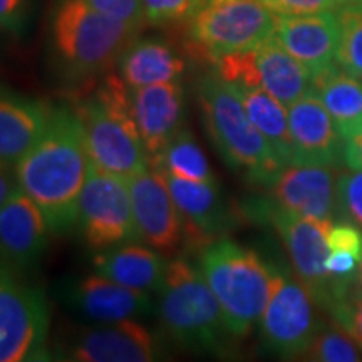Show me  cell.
Wrapping results in <instances>:
<instances>
[{
	"instance_id": "cell-1",
	"label": "cell",
	"mask_w": 362,
	"mask_h": 362,
	"mask_svg": "<svg viewBox=\"0 0 362 362\" xmlns=\"http://www.w3.org/2000/svg\"><path fill=\"white\" fill-rule=\"evenodd\" d=\"M93 168L78 112L52 110L47 129L13 166L17 187L40 208L52 233L76 226L78 203Z\"/></svg>"
},
{
	"instance_id": "cell-2",
	"label": "cell",
	"mask_w": 362,
	"mask_h": 362,
	"mask_svg": "<svg viewBox=\"0 0 362 362\" xmlns=\"http://www.w3.org/2000/svg\"><path fill=\"white\" fill-rule=\"evenodd\" d=\"M198 99L206 133L226 166L270 187L285 166L252 123L233 86L214 72L198 84Z\"/></svg>"
},
{
	"instance_id": "cell-3",
	"label": "cell",
	"mask_w": 362,
	"mask_h": 362,
	"mask_svg": "<svg viewBox=\"0 0 362 362\" xmlns=\"http://www.w3.org/2000/svg\"><path fill=\"white\" fill-rule=\"evenodd\" d=\"M198 267L218 300L230 334L235 339L248 336L270 298V264L252 248L220 238L206 243Z\"/></svg>"
},
{
	"instance_id": "cell-4",
	"label": "cell",
	"mask_w": 362,
	"mask_h": 362,
	"mask_svg": "<svg viewBox=\"0 0 362 362\" xmlns=\"http://www.w3.org/2000/svg\"><path fill=\"white\" fill-rule=\"evenodd\" d=\"M139 30L104 16L84 0H57L51 19L52 51L64 76L89 79L117 62Z\"/></svg>"
},
{
	"instance_id": "cell-5",
	"label": "cell",
	"mask_w": 362,
	"mask_h": 362,
	"mask_svg": "<svg viewBox=\"0 0 362 362\" xmlns=\"http://www.w3.org/2000/svg\"><path fill=\"white\" fill-rule=\"evenodd\" d=\"M156 315L166 334L189 351L218 352L233 337L200 267L185 257L168 260Z\"/></svg>"
},
{
	"instance_id": "cell-6",
	"label": "cell",
	"mask_w": 362,
	"mask_h": 362,
	"mask_svg": "<svg viewBox=\"0 0 362 362\" xmlns=\"http://www.w3.org/2000/svg\"><path fill=\"white\" fill-rule=\"evenodd\" d=\"M78 115L96 168L126 180L151 168L131 111L129 88L119 76H106Z\"/></svg>"
},
{
	"instance_id": "cell-7",
	"label": "cell",
	"mask_w": 362,
	"mask_h": 362,
	"mask_svg": "<svg viewBox=\"0 0 362 362\" xmlns=\"http://www.w3.org/2000/svg\"><path fill=\"white\" fill-rule=\"evenodd\" d=\"M277 13L260 0H205L188 17L189 45L198 56L216 61L257 49L274 37Z\"/></svg>"
},
{
	"instance_id": "cell-8",
	"label": "cell",
	"mask_w": 362,
	"mask_h": 362,
	"mask_svg": "<svg viewBox=\"0 0 362 362\" xmlns=\"http://www.w3.org/2000/svg\"><path fill=\"white\" fill-rule=\"evenodd\" d=\"M49 324L42 291L0 265V362L49 359Z\"/></svg>"
},
{
	"instance_id": "cell-9",
	"label": "cell",
	"mask_w": 362,
	"mask_h": 362,
	"mask_svg": "<svg viewBox=\"0 0 362 362\" xmlns=\"http://www.w3.org/2000/svg\"><path fill=\"white\" fill-rule=\"evenodd\" d=\"M270 267V298L259 322L262 341L280 357L302 356L320 329L317 304L297 275L277 264Z\"/></svg>"
},
{
	"instance_id": "cell-10",
	"label": "cell",
	"mask_w": 362,
	"mask_h": 362,
	"mask_svg": "<svg viewBox=\"0 0 362 362\" xmlns=\"http://www.w3.org/2000/svg\"><path fill=\"white\" fill-rule=\"evenodd\" d=\"M76 226L96 252L138 242L128 180L93 165L79 197Z\"/></svg>"
},
{
	"instance_id": "cell-11",
	"label": "cell",
	"mask_w": 362,
	"mask_h": 362,
	"mask_svg": "<svg viewBox=\"0 0 362 362\" xmlns=\"http://www.w3.org/2000/svg\"><path fill=\"white\" fill-rule=\"evenodd\" d=\"M269 220L282 238L297 279L304 284L317 307L327 310L334 285L325 269L332 220L298 215L277 205L269 208Z\"/></svg>"
},
{
	"instance_id": "cell-12",
	"label": "cell",
	"mask_w": 362,
	"mask_h": 362,
	"mask_svg": "<svg viewBox=\"0 0 362 362\" xmlns=\"http://www.w3.org/2000/svg\"><path fill=\"white\" fill-rule=\"evenodd\" d=\"M59 346L61 359L76 362H151L161 354L158 337L134 319L86 325Z\"/></svg>"
},
{
	"instance_id": "cell-13",
	"label": "cell",
	"mask_w": 362,
	"mask_h": 362,
	"mask_svg": "<svg viewBox=\"0 0 362 362\" xmlns=\"http://www.w3.org/2000/svg\"><path fill=\"white\" fill-rule=\"evenodd\" d=\"M138 242L165 253L181 245L187 230L178 206L171 197L165 176L158 168H148L128 180Z\"/></svg>"
},
{
	"instance_id": "cell-14",
	"label": "cell",
	"mask_w": 362,
	"mask_h": 362,
	"mask_svg": "<svg viewBox=\"0 0 362 362\" xmlns=\"http://www.w3.org/2000/svg\"><path fill=\"white\" fill-rule=\"evenodd\" d=\"M51 233L40 208L17 188L0 205V265L21 275L33 270L47 250Z\"/></svg>"
},
{
	"instance_id": "cell-15",
	"label": "cell",
	"mask_w": 362,
	"mask_h": 362,
	"mask_svg": "<svg viewBox=\"0 0 362 362\" xmlns=\"http://www.w3.org/2000/svg\"><path fill=\"white\" fill-rule=\"evenodd\" d=\"M129 98L139 138L155 166L166 144L183 128L185 89L180 81H173L129 89Z\"/></svg>"
},
{
	"instance_id": "cell-16",
	"label": "cell",
	"mask_w": 362,
	"mask_h": 362,
	"mask_svg": "<svg viewBox=\"0 0 362 362\" xmlns=\"http://www.w3.org/2000/svg\"><path fill=\"white\" fill-rule=\"evenodd\" d=\"M66 302L94 322L141 319L156 312L151 293L134 291L94 272L66 288Z\"/></svg>"
},
{
	"instance_id": "cell-17",
	"label": "cell",
	"mask_w": 362,
	"mask_h": 362,
	"mask_svg": "<svg viewBox=\"0 0 362 362\" xmlns=\"http://www.w3.org/2000/svg\"><path fill=\"white\" fill-rule=\"evenodd\" d=\"M275 39L312 74L336 62L341 42L339 11L277 16Z\"/></svg>"
},
{
	"instance_id": "cell-18",
	"label": "cell",
	"mask_w": 362,
	"mask_h": 362,
	"mask_svg": "<svg viewBox=\"0 0 362 362\" xmlns=\"http://www.w3.org/2000/svg\"><path fill=\"white\" fill-rule=\"evenodd\" d=\"M287 115L293 165H336L341 158L342 138L315 90L310 89L288 106Z\"/></svg>"
},
{
	"instance_id": "cell-19",
	"label": "cell",
	"mask_w": 362,
	"mask_h": 362,
	"mask_svg": "<svg viewBox=\"0 0 362 362\" xmlns=\"http://www.w3.org/2000/svg\"><path fill=\"white\" fill-rule=\"evenodd\" d=\"M332 166L288 165L272 187L275 205L312 218L332 220L336 208V185Z\"/></svg>"
},
{
	"instance_id": "cell-20",
	"label": "cell",
	"mask_w": 362,
	"mask_h": 362,
	"mask_svg": "<svg viewBox=\"0 0 362 362\" xmlns=\"http://www.w3.org/2000/svg\"><path fill=\"white\" fill-rule=\"evenodd\" d=\"M168 259L146 243L128 242L99 250L93 269L103 277L141 292H158L165 280Z\"/></svg>"
},
{
	"instance_id": "cell-21",
	"label": "cell",
	"mask_w": 362,
	"mask_h": 362,
	"mask_svg": "<svg viewBox=\"0 0 362 362\" xmlns=\"http://www.w3.org/2000/svg\"><path fill=\"white\" fill-rule=\"evenodd\" d=\"M51 116L42 103L0 93V163L13 170L45 133Z\"/></svg>"
},
{
	"instance_id": "cell-22",
	"label": "cell",
	"mask_w": 362,
	"mask_h": 362,
	"mask_svg": "<svg viewBox=\"0 0 362 362\" xmlns=\"http://www.w3.org/2000/svg\"><path fill=\"white\" fill-rule=\"evenodd\" d=\"M163 176L185 221L187 233L210 238L225 228L226 208L218 181H193L170 173Z\"/></svg>"
},
{
	"instance_id": "cell-23",
	"label": "cell",
	"mask_w": 362,
	"mask_h": 362,
	"mask_svg": "<svg viewBox=\"0 0 362 362\" xmlns=\"http://www.w3.org/2000/svg\"><path fill=\"white\" fill-rule=\"evenodd\" d=\"M119 78L129 89L180 81L187 69L185 59L160 39L133 40L117 59Z\"/></svg>"
},
{
	"instance_id": "cell-24",
	"label": "cell",
	"mask_w": 362,
	"mask_h": 362,
	"mask_svg": "<svg viewBox=\"0 0 362 362\" xmlns=\"http://www.w3.org/2000/svg\"><path fill=\"white\" fill-rule=\"evenodd\" d=\"M255 66L260 88L269 90L285 107L292 106L312 89V72L275 35L255 49Z\"/></svg>"
},
{
	"instance_id": "cell-25",
	"label": "cell",
	"mask_w": 362,
	"mask_h": 362,
	"mask_svg": "<svg viewBox=\"0 0 362 362\" xmlns=\"http://www.w3.org/2000/svg\"><path fill=\"white\" fill-rule=\"evenodd\" d=\"M312 89L336 123L341 138L362 131V81L334 62L312 74Z\"/></svg>"
},
{
	"instance_id": "cell-26",
	"label": "cell",
	"mask_w": 362,
	"mask_h": 362,
	"mask_svg": "<svg viewBox=\"0 0 362 362\" xmlns=\"http://www.w3.org/2000/svg\"><path fill=\"white\" fill-rule=\"evenodd\" d=\"M240 101L257 129L265 136L284 166L293 165V144L287 107L260 86H235Z\"/></svg>"
},
{
	"instance_id": "cell-27",
	"label": "cell",
	"mask_w": 362,
	"mask_h": 362,
	"mask_svg": "<svg viewBox=\"0 0 362 362\" xmlns=\"http://www.w3.org/2000/svg\"><path fill=\"white\" fill-rule=\"evenodd\" d=\"M153 168L193 181H216L205 151L187 128L171 138Z\"/></svg>"
},
{
	"instance_id": "cell-28",
	"label": "cell",
	"mask_w": 362,
	"mask_h": 362,
	"mask_svg": "<svg viewBox=\"0 0 362 362\" xmlns=\"http://www.w3.org/2000/svg\"><path fill=\"white\" fill-rule=\"evenodd\" d=\"M327 312L362 349V287L359 280L334 282Z\"/></svg>"
},
{
	"instance_id": "cell-29",
	"label": "cell",
	"mask_w": 362,
	"mask_h": 362,
	"mask_svg": "<svg viewBox=\"0 0 362 362\" xmlns=\"http://www.w3.org/2000/svg\"><path fill=\"white\" fill-rule=\"evenodd\" d=\"M337 11L341 17V42L336 62L352 78L362 81V8Z\"/></svg>"
},
{
	"instance_id": "cell-30",
	"label": "cell",
	"mask_w": 362,
	"mask_h": 362,
	"mask_svg": "<svg viewBox=\"0 0 362 362\" xmlns=\"http://www.w3.org/2000/svg\"><path fill=\"white\" fill-rule=\"evenodd\" d=\"M305 356L322 362H356L362 357L359 344L337 324L334 327L319 329Z\"/></svg>"
},
{
	"instance_id": "cell-31",
	"label": "cell",
	"mask_w": 362,
	"mask_h": 362,
	"mask_svg": "<svg viewBox=\"0 0 362 362\" xmlns=\"http://www.w3.org/2000/svg\"><path fill=\"white\" fill-rule=\"evenodd\" d=\"M336 208L342 220L362 228V170H351L339 176Z\"/></svg>"
},
{
	"instance_id": "cell-32",
	"label": "cell",
	"mask_w": 362,
	"mask_h": 362,
	"mask_svg": "<svg viewBox=\"0 0 362 362\" xmlns=\"http://www.w3.org/2000/svg\"><path fill=\"white\" fill-rule=\"evenodd\" d=\"M202 2L205 0H143L146 24L161 27L188 21Z\"/></svg>"
},
{
	"instance_id": "cell-33",
	"label": "cell",
	"mask_w": 362,
	"mask_h": 362,
	"mask_svg": "<svg viewBox=\"0 0 362 362\" xmlns=\"http://www.w3.org/2000/svg\"><path fill=\"white\" fill-rule=\"evenodd\" d=\"M84 2L104 16L134 25L138 29H143V25L146 24L143 0H84Z\"/></svg>"
},
{
	"instance_id": "cell-34",
	"label": "cell",
	"mask_w": 362,
	"mask_h": 362,
	"mask_svg": "<svg viewBox=\"0 0 362 362\" xmlns=\"http://www.w3.org/2000/svg\"><path fill=\"white\" fill-rule=\"evenodd\" d=\"M329 252L342 250L362 257V232L361 228L349 221L332 223L327 235Z\"/></svg>"
},
{
	"instance_id": "cell-35",
	"label": "cell",
	"mask_w": 362,
	"mask_h": 362,
	"mask_svg": "<svg viewBox=\"0 0 362 362\" xmlns=\"http://www.w3.org/2000/svg\"><path fill=\"white\" fill-rule=\"evenodd\" d=\"M277 16H304L337 8L336 0H260Z\"/></svg>"
},
{
	"instance_id": "cell-36",
	"label": "cell",
	"mask_w": 362,
	"mask_h": 362,
	"mask_svg": "<svg viewBox=\"0 0 362 362\" xmlns=\"http://www.w3.org/2000/svg\"><path fill=\"white\" fill-rule=\"evenodd\" d=\"M25 0H0V29L16 30L24 21Z\"/></svg>"
},
{
	"instance_id": "cell-37",
	"label": "cell",
	"mask_w": 362,
	"mask_h": 362,
	"mask_svg": "<svg viewBox=\"0 0 362 362\" xmlns=\"http://www.w3.org/2000/svg\"><path fill=\"white\" fill-rule=\"evenodd\" d=\"M341 156L349 170H362V131L342 138Z\"/></svg>"
},
{
	"instance_id": "cell-38",
	"label": "cell",
	"mask_w": 362,
	"mask_h": 362,
	"mask_svg": "<svg viewBox=\"0 0 362 362\" xmlns=\"http://www.w3.org/2000/svg\"><path fill=\"white\" fill-rule=\"evenodd\" d=\"M17 188L19 187H17V180L13 170L0 163V205H4Z\"/></svg>"
},
{
	"instance_id": "cell-39",
	"label": "cell",
	"mask_w": 362,
	"mask_h": 362,
	"mask_svg": "<svg viewBox=\"0 0 362 362\" xmlns=\"http://www.w3.org/2000/svg\"><path fill=\"white\" fill-rule=\"evenodd\" d=\"M337 8H362V0H336Z\"/></svg>"
},
{
	"instance_id": "cell-40",
	"label": "cell",
	"mask_w": 362,
	"mask_h": 362,
	"mask_svg": "<svg viewBox=\"0 0 362 362\" xmlns=\"http://www.w3.org/2000/svg\"><path fill=\"white\" fill-rule=\"evenodd\" d=\"M357 280H359L361 287H362V257H361V264H359V274H357Z\"/></svg>"
}]
</instances>
